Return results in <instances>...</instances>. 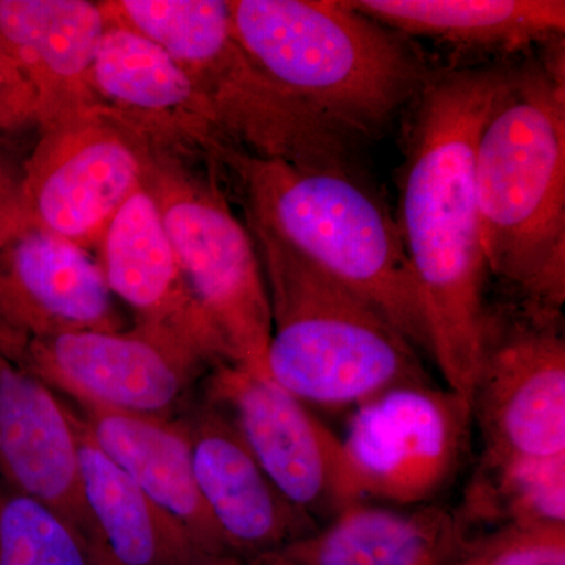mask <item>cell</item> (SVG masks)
<instances>
[{
    "label": "cell",
    "mask_w": 565,
    "mask_h": 565,
    "mask_svg": "<svg viewBox=\"0 0 565 565\" xmlns=\"http://www.w3.org/2000/svg\"><path fill=\"white\" fill-rule=\"evenodd\" d=\"M117 9L125 28L161 46L184 70L200 73L234 40L228 2L125 0Z\"/></svg>",
    "instance_id": "23"
},
{
    "label": "cell",
    "mask_w": 565,
    "mask_h": 565,
    "mask_svg": "<svg viewBox=\"0 0 565 565\" xmlns=\"http://www.w3.org/2000/svg\"><path fill=\"white\" fill-rule=\"evenodd\" d=\"M202 396L228 419L278 492L316 523L362 503L341 438L269 375L221 363L204 379Z\"/></svg>",
    "instance_id": "9"
},
{
    "label": "cell",
    "mask_w": 565,
    "mask_h": 565,
    "mask_svg": "<svg viewBox=\"0 0 565 565\" xmlns=\"http://www.w3.org/2000/svg\"><path fill=\"white\" fill-rule=\"evenodd\" d=\"M228 6L234 35L252 61L305 109L349 136L382 131L430 77L399 33L345 0Z\"/></svg>",
    "instance_id": "3"
},
{
    "label": "cell",
    "mask_w": 565,
    "mask_h": 565,
    "mask_svg": "<svg viewBox=\"0 0 565 565\" xmlns=\"http://www.w3.org/2000/svg\"><path fill=\"white\" fill-rule=\"evenodd\" d=\"M0 565H96L65 516L0 475Z\"/></svg>",
    "instance_id": "24"
},
{
    "label": "cell",
    "mask_w": 565,
    "mask_h": 565,
    "mask_svg": "<svg viewBox=\"0 0 565 565\" xmlns=\"http://www.w3.org/2000/svg\"><path fill=\"white\" fill-rule=\"evenodd\" d=\"M161 210L185 285L230 362L266 374L273 313L250 236L207 193H188Z\"/></svg>",
    "instance_id": "10"
},
{
    "label": "cell",
    "mask_w": 565,
    "mask_h": 565,
    "mask_svg": "<svg viewBox=\"0 0 565 565\" xmlns=\"http://www.w3.org/2000/svg\"><path fill=\"white\" fill-rule=\"evenodd\" d=\"M451 565H565V525H504L462 537Z\"/></svg>",
    "instance_id": "25"
},
{
    "label": "cell",
    "mask_w": 565,
    "mask_h": 565,
    "mask_svg": "<svg viewBox=\"0 0 565 565\" xmlns=\"http://www.w3.org/2000/svg\"><path fill=\"white\" fill-rule=\"evenodd\" d=\"M24 222L22 185L18 184L13 173L7 169L6 162L0 158V248L24 232Z\"/></svg>",
    "instance_id": "26"
},
{
    "label": "cell",
    "mask_w": 565,
    "mask_h": 565,
    "mask_svg": "<svg viewBox=\"0 0 565 565\" xmlns=\"http://www.w3.org/2000/svg\"><path fill=\"white\" fill-rule=\"evenodd\" d=\"M427 384L397 386L356 405L341 438L360 501L429 504L456 478L470 438V404Z\"/></svg>",
    "instance_id": "8"
},
{
    "label": "cell",
    "mask_w": 565,
    "mask_h": 565,
    "mask_svg": "<svg viewBox=\"0 0 565 565\" xmlns=\"http://www.w3.org/2000/svg\"><path fill=\"white\" fill-rule=\"evenodd\" d=\"M0 475L65 516L90 550L92 523L73 414L50 385L2 353Z\"/></svg>",
    "instance_id": "14"
},
{
    "label": "cell",
    "mask_w": 565,
    "mask_h": 565,
    "mask_svg": "<svg viewBox=\"0 0 565 565\" xmlns=\"http://www.w3.org/2000/svg\"><path fill=\"white\" fill-rule=\"evenodd\" d=\"M103 236L104 278L111 294L139 315L141 329L184 345L212 366L230 362L185 285L161 206L151 195L137 189Z\"/></svg>",
    "instance_id": "13"
},
{
    "label": "cell",
    "mask_w": 565,
    "mask_h": 565,
    "mask_svg": "<svg viewBox=\"0 0 565 565\" xmlns=\"http://www.w3.org/2000/svg\"><path fill=\"white\" fill-rule=\"evenodd\" d=\"M106 31L103 11L84 0H0V55L6 66L54 79L90 74Z\"/></svg>",
    "instance_id": "20"
},
{
    "label": "cell",
    "mask_w": 565,
    "mask_h": 565,
    "mask_svg": "<svg viewBox=\"0 0 565 565\" xmlns=\"http://www.w3.org/2000/svg\"><path fill=\"white\" fill-rule=\"evenodd\" d=\"M11 362L68 403L117 414L180 419L199 399L210 363L162 334L76 330L39 338Z\"/></svg>",
    "instance_id": "7"
},
{
    "label": "cell",
    "mask_w": 565,
    "mask_h": 565,
    "mask_svg": "<svg viewBox=\"0 0 565 565\" xmlns=\"http://www.w3.org/2000/svg\"><path fill=\"white\" fill-rule=\"evenodd\" d=\"M3 82H7V68L2 55H0V93H2Z\"/></svg>",
    "instance_id": "28"
},
{
    "label": "cell",
    "mask_w": 565,
    "mask_h": 565,
    "mask_svg": "<svg viewBox=\"0 0 565 565\" xmlns=\"http://www.w3.org/2000/svg\"><path fill=\"white\" fill-rule=\"evenodd\" d=\"M131 148L104 132L81 134L50 152L22 184L25 217L79 244L106 232L121 204L139 189Z\"/></svg>",
    "instance_id": "16"
},
{
    "label": "cell",
    "mask_w": 565,
    "mask_h": 565,
    "mask_svg": "<svg viewBox=\"0 0 565 565\" xmlns=\"http://www.w3.org/2000/svg\"><path fill=\"white\" fill-rule=\"evenodd\" d=\"M65 403L93 444L172 520L200 555L211 561L233 556L196 487L191 446L180 419Z\"/></svg>",
    "instance_id": "15"
},
{
    "label": "cell",
    "mask_w": 565,
    "mask_h": 565,
    "mask_svg": "<svg viewBox=\"0 0 565 565\" xmlns=\"http://www.w3.org/2000/svg\"><path fill=\"white\" fill-rule=\"evenodd\" d=\"M180 422L196 487L233 556L277 552L319 530L278 492L228 419L202 393Z\"/></svg>",
    "instance_id": "12"
},
{
    "label": "cell",
    "mask_w": 565,
    "mask_h": 565,
    "mask_svg": "<svg viewBox=\"0 0 565 565\" xmlns=\"http://www.w3.org/2000/svg\"><path fill=\"white\" fill-rule=\"evenodd\" d=\"M482 452L565 456V338L561 311L489 308L470 397Z\"/></svg>",
    "instance_id": "6"
},
{
    "label": "cell",
    "mask_w": 565,
    "mask_h": 565,
    "mask_svg": "<svg viewBox=\"0 0 565 565\" xmlns=\"http://www.w3.org/2000/svg\"><path fill=\"white\" fill-rule=\"evenodd\" d=\"M390 31L459 51H525L564 35L563 0H345Z\"/></svg>",
    "instance_id": "18"
},
{
    "label": "cell",
    "mask_w": 565,
    "mask_h": 565,
    "mask_svg": "<svg viewBox=\"0 0 565 565\" xmlns=\"http://www.w3.org/2000/svg\"><path fill=\"white\" fill-rule=\"evenodd\" d=\"M259 225L362 297L430 356L429 333L399 228L345 166L244 161Z\"/></svg>",
    "instance_id": "5"
},
{
    "label": "cell",
    "mask_w": 565,
    "mask_h": 565,
    "mask_svg": "<svg viewBox=\"0 0 565 565\" xmlns=\"http://www.w3.org/2000/svg\"><path fill=\"white\" fill-rule=\"evenodd\" d=\"M508 70L430 76L422 92L396 221L418 289L430 359L446 388L470 397L487 313L475 192L478 134Z\"/></svg>",
    "instance_id": "1"
},
{
    "label": "cell",
    "mask_w": 565,
    "mask_h": 565,
    "mask_svg": "<svg viewBox=\"0 0 565 565\" xmlns=\"http://www.w3.org/2000/svg\"><path fill=\"white\" fill-rule=\"evenodd\" d=\"M0 273V353L17 355L39 338L76 330H120L102 266L79 244L24 230Z\"/></svg>",
    "instance_id": "11"
},
{
    "label": "cell",
    "mask_w": 565,
    "mask_h": 565,
    "mask_svg": "<svg viewBox=\"0 0 565 565\" xmlns=\"http://www.w3.org/2000/svg\"><path fill=\"white\" fill-rule=\"evenodd\" d=\"M74 424L79 438L82 489L92 523L90 553L96 565L214 563L200 555L172 520L93 444L76 418Z\"/></svg>",
    "instance_id": "19"
},
{
    "label": "cell",
    "mask_w": 565,
    "mask_h": 565,
    "mask_svg": "<svg viewBox=\"0 0 565 565\" xmlns=\"http://www.w3.org/2000/svg\"><path fill=\"white\" fill-rule=\"evenodd\" d=\"M456 519L462 535L471 527L565 525V456L539 459L482 452Z\"/></svg>",
    "instance_id": "21"
},
{
    "label": "cell",
    "mask_w": 565,
    "mask_h": 565,
    "mask_svg": "<svg viewBox=\"0 0 565 565\" xmlns=\"http://www.w3.org/2000/svg\"><path fill=\"white\" fill-rule=\"evenodd\" d=\"M210 565H291L288 561L282 559L277 552L266 553V555L253 557H223V559L214 561Z\"/></svg>",
    "instance_id": "27"
},
{
    "label": "cell",
    "mask_w": 565,
    "mask_h": 565,
    "mask_svg": "<svg viewBox=\"0 0 565 565\" xmlns=\"http://www.w3.org/2000/svg\"><path fill=\"white\" fill-rule=\"evenodd\" d=\"M487 273L520 302L565 300L564 57L508 70L475 147Z\"/></svg>",
    "instance_id": "2"
},
{
    "label": "cell",
    "mask_w": 565,
    "mask_h": 565,
    "mask_svg": "<svg viewBox=\"0 0 565 565\" xmlns=\"http://www.w3.org/2000/svg\"><path fill=\"white\" fill-rule=\"evenodd\" d=\"M273 334L266 374L302 401L356 407L397 386L427 384L415 345L362 297L258 226Z\"/></svg>",
    "instance_id": "4"
},
{
    "label": "cell",
    "mask_w": 565,
    "mask_h": 565,
    "mask_svg": "<svg viewBox=\"0 0 565 565\" xmlns=\"http://www.w3.org/2000/svg\"><path fill=\"white\" fill-rule=\"evenodd\" d=\"M90 76L104 95L139 109H172L195 98L189 71L161 46L125 25L106 28Z\"/></svg>",
    "instance_id": "22"
},
{
    "label": "cell",
    "mask_w": 565,
    "mask_h": 565,
    "mask_svg": "<svg viewBox=\"0 0 565 565\" xmlns=\"http://www.w3.org/2000/svg\"><path fill=\"white\" fill-rule=\"evenodd\" d=\"M462 537L456 514L437 505L362 501L277 553L291 565H451Z\"/></svg>",
    "instance_id": "17"
}]
</instances>
